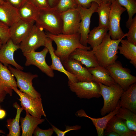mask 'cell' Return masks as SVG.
<instances>
[{"instance_id":"obj_1","label":"cell","mask_w":136,"mask_h":136,"mask_svg":"<svg viewBox=\"0 0 136 136\" xmlns=\"http://www.w3.org/2000/svg\"><path fill=\"white\" fill-rule=\"evenodd\" d=\"M46 33L48 37L56 44L57 49L55 50L54 53L61 62L69 58L71 54L76 49H91L90 47L85 46L81 43L80 36L79 32L70 35L61 33L56 35L47 32Z\"/></svg>"},{"instance_id":"obj_2","label":"cell","mask_w":136,"mask_h":136,"mask_svg":"<svg viewBox=\"0 0 136 136\" xmlns=\"http://www.w3.org/2000/svg\"><path fill=\"white\" fill-rule=\"evenodd\" d=\"M122 39L112 40L107 33L101 43L92 49L99 65L106 67L116 60L118 57V47Z\"/></svg>"},{"instance_id":"obj_3","label":"cell","mask_w":136,"mask_h":136,"mask_svg":"<svg viewBox=\"0 0 136 136\" xmlns=\"http://www.w3.org/2000/svg\"><path fill=\"white\" fill-rule=\"evenodd\" d=\"M35 21L37 26L47 32L56 35L62 33V21L61 13L55 7H50L40 10Z\"/></svg>"},{"instance_id":"obj_4","label":"cell","mask_w":136,"mask_h":136,"mask_svg":"<svg viewBox=\"0 0 136 136\" xmlns=\"http://www.w3.org/2000/svg\"><path fill=\"white\" fill-rule=\"evenodd\" d=\"M98 83L100 85V94L104 100L103 106L100 110V114L103 116L116 108L124 90L116 83L107 86Z\"/></svg>"},{"instance_id":"obj_5","label":"cell","mask_w":136,"mask_h":136,"mask_svg":"<svg viewBox=\"0 0 136 136\" xmlns=\"http://www.w3.org/2000/svg\"><path fill=\"white\" fill-rule=\"evenodd\" d=\"M8 68L16 78L17 87L20 91L33 98L41 97L40 94L32 86V81L38 77L37 75L23 72L19 69L13 67L10 65L8 66Z\"/></svg>"},{"instance_id":"obj_6","label":"cell","mask_w":136,"mask_h":136,"mask_svg":"<svg viewBox=\"0 0 136 136\" xmlns=\"http://www.w3.org/2000/svg\"><path fill=\"white\" fill-rule=\"evenodd\" d=\"M126 10L115 0H113L111 5L108 26V33L111 38L116 40L123 39L126 36L121 28L120 22L121 14Z\"/></svg>"},{"instance_id":"obj_7","label":"cell","mask_w":136,"mask_h":136,"mask_svg":"<svg viewBox=\"0 0 136 136\" xmlns=\"http://www.w3.org/2000/svg\"><path fill=\"white\" fill-rule=\"evenodd\" d=\"M48 37L44 30L34 24L25 39L19 45L23 53L35 51L45 46Z\"/></svg>"},{"instance_id":"obj_8","label":"cell","mask_w":136,"mask_h":136,"mask_svg":"<svg viewBox=\"0 0 136 136\" xmlns=\"http://www.w3.org/2000/svg\"><path fill=\"white\" fill-rule=\"evenodd\" d=\"M68 83L70 90L81 99H89L101 96L100 85L95 82H73L68 80Z\"/></svg>"},{"instance_id":"obj_9","label":"cell","mask_w":136,"mask_h":136,"mask_svg":"<svg viewBox=\"0 0 136 136\" xmlns=\"http://www.w3.org/2000/svg\"><path fill=\"white\" fill-rule=\"evenodd\" d=\"M106 68L116 83L119 85L124 91L136 82V77L131 75L129 70L123 67L118 61L116 60Z\"/></svg>"},{"instance_id":"obj_10","label":"cell","mask_w":136,"mask_h":136,"mask_svg":"<svg viewBox=\"0 0 136 136\" xmlns=\"http://www.w3.org/2000/svg\"><path fill=\"white\" fill-rule=\"evenodd\" d=\"M12 88L19 96L21 108L26 112L39 118L42 116L46 117L41 97L33 98L19 90L17 87H12Z\"/></svg>"},{"instance_id":"obj_11","label":"cell","mask_w":136,"mask_h":136,"mask_svg":"<svg viewBox=\"0 0 136 136\" xmlns=\"http://www.w3.org/2000/svg\"><path fill=\"white\" fill-rule=\"evenodd\" d=\"M48 52V49L45 47L40 52L33 51L23 53L26 59L25 65L26 66L31 65H35L48 76L53 77L54 76L53 71L47 64L46 61V58Z\"/></svg>"},{"instance_id":"obj_12","label":"cell","mask_w":136,"mask_h":136,"mask_svg":"<svg viewBox=\"0 0 136 136\" xmlns=\"http://www.w3.org/2000/svg\"><path fill=\"white\" fill-rule=\"evenodd\" d=\"M99 5L96 3L93 2L89 8H83L78 6L77 9L80 13L81 21L78 32L80 36L81 43L85 46H87V37L90 31L91 19L93 14L96 12Z\"/></svg>"},{"instance_id":"obj_13","label":"cell","mask_w":136,"mask_h":136,"mask_svg":"<svg viewBox=\"0 0 136 136\" xmlns=\"http://www.w3.org/2000/svg\"><path fill=\"white\" fill-rule=\"evenodd\" d=\"M77 8L61 13L62 21V33L70 35L78 32L81 17Z\"/></svg>"},{"instance_id":"obj_14","label":"cell","mask_w":136,"mask_h":136,"mask_svg":"<svg viewBox=\"0 0 136 136\" xmlns=\"http://www.w3.org/2000/svg\"><path fill=\"white\" fill-rule=\"evenodd\" d=\"M65 69L73 75L78 82L93 81L92 75L79 61L69 58L62 62Z\"/></svg>"},{"instance_id":"obj_15","label":"cell","mask_w":136,"mask_h":136,"mask_svg":"<svg viewBox=\"0 0 136 136\" xmlns=\"http://www.w3.org/2000/svg\"><path fill=\"white\" fill-rule=\"evenodd\" d=\"M35 23V21L20 19L9 27L10 38L13 43L19 45L28 35Z\"/></svg>"},{"instance_id":"obj_16","label":"cell","mask_w":136,"mask_h":136,"mask_svg":"<svg viewBox=\"0 0 136 136\" xmlns=\"http://www.w3.org/2000/svg\"><path fill=\"white\" fill-rule=\"evenodd\" d=\"M19 49V45L15 44L10 39L2 45L0 49V62L7 67L11 65L15 68L23 70L24 67L17 63L14 58V53Z\"/></svg>"},{"instance_id":"obj_17","label":"cell","mask_w":136,"mask_h":136,"mask_svg":"<svg viewBox=\"0 0 136 136\" xmlns=\"http://www.w3.org/2000/svg\"><path fill=\"white\" fill-rule=\"evenodd\" d=\"M120 107L119 103L117 107L114 111L103 117L99 118H92L86 114L85 111L82 109L77 111L76 113V115L77 117H85L90 119L96 128L97 135L103 136L108 122L113 116L117 113Z\"/></svg>"},{"instance_id":"obj_18","label":"cell","mask_w":136,"mask_h":136,"mask_svg":"<svg viewBox=\"0 0 136 136\" xmlns=\"http://www.w3.org/2000/svg\"><path fill=\"white\" fill-rule=\"evenodd\" d=\"M69 58L78 61L87 68L99 65L94 52L92 50L76 49L71 54Z\"/></svg>"},{"instance_id":"obj_19","label":"cell","mask_w":136,"mask_h":136,"mask_svg":"<svg viewBox=\"0 0 136 136\" xmlns=\"http://www.w3.org/2000/svg\"><path fill=\"white\" fill-rule=\"evenodd\" d=\"M53 41L48 37L45 42V47L48 49L52 60L51 64L49 65L53 70H56L62 73L67 77L69 80L73 82H78L75 77L67 72L64 68L60 58L54 53V49L52 45Z\"/></svg>"},{"instance_id":"obj_20","label":"cell","mask_w":136,"mask_h":136,"mask_svg":"<svg viewBox=\"0 0 136 136\" xmlns=\"http://www.w3.org/2000/svg\"><path fill=\"white\" fill-rule=\"evenodd\" d=\"M104 131L114 132L119 136H136V131L129 129L124 121L115 115L109 120Z\"/></svg>"},{"instance_id":"obj_21","label":"cell","mask_w":136,"mask_h":136,"mask_svg":"<svg viewBox=\"0 0 136 136\" xmlns=\"http://www.w3.org/2000/svg\"><path fill=\"white\" fill-rule=\"evenodd\" d=\"M20 20L17 9L7 2H3L0 4L1 21L9 27Z\"/></svg>"},{"instance_id":"obj_22","label":"cell","mask_w":136,"mask_h":136,"mask_svg":"<svg viewBox=\"0 0 136 136\" xmlns=\"http://www.w3.org/2000/svg\"><path fill=\"white\" fill-rule=\"evenodd\" d=\"M119 106L120 107L128 109L136 114V83L124 91L120 99Z\"/></svg>"},{"instance_id":"obj_23","label":"cell","mask_w":136,"mask_h":136,"mask_svg":"<svg viewBox=\"0 0 136 136\" xmlns=\"http://www.w3.org/2000/svg\"><path fill=\"white\" fill-rule=\"evenodd\" d=\"M0 85L11 96L13 90L12 87H17L14 76L7 66L0 62Z\"/></svg>"},{"instance_id":"obj_24","label":"cell","mask_w":136,"mask_h":136,"mask_svg":"<svg viewBox=\"0 0 136 136\" xmlns=\"http://www.w3.org/2000/svg\"><path fill=\"white\" fill-rule=\"evenodd\" d=\"M26 112L25 117L20 119L21 136H32L36 127L44 122L45 119L30 115L28 112Z\"/></svg>"},{"instance_id":"obj_25","label":"cell","mask_w":136,"mask_h":136,"mask_svg":"<svg viewBox=\"0 0 136 136\" xmlns=\"http://www.w3.org/2000/svg\"><path fill=\"white\" fill-rule=\"evenodd\" d=\"M87 69L92 75L93 81L107 86L116 83L106 67L98 65Z\"/></svg>"},{"instance_id":"obj_26","label":"cell","mask_w":136,"mask_h":136,"mask_svg":"<svg viewBox=\"0 0 136 136\" xmlns=\"http://www.w3.org/2000/svg\"><path fill=\"white\" fill-rule=\"evenodd\" d=\"M17 9L20 19L26 21H35L40 10L28 0H26Z\"/></svg>"},{"instance_id":"obj_27","label":"cell","mask_w":136,"mask_h":136,"mask_svg":"<svg viewBox=\"0 0 136 136\" xmlns=\"http://www.w3.org/2000/svg\"><path fill=\"white\" fill-rule=\"evenodd\" d=\"M121 46H118L120 53L127 59L134 67H136V45L129 42L127 39H122Z\"/></svg>"},{"instance_id":"obj_28","label":"cell","mask_w":136,"mask_h":136,"mask_svg":"<svg viewBox=\"0 0 136 136\" xmlns=\"http://www.w3.org/2000/svg\"><path fill=\"white\" fill-rule=\"evenodd\" d=\"M108 31L107 28L95 27L88 33L87 39V43L94 49L102 42L105 36Z\"/></svg>"},{"instance_id":"obj_29","label":"cell","mask_w":136,"mask_h":136,"mask_svg":"<svg viewBox=\"0 0 136 136\" xmlns=\"http://www.w3.org/2000/svg\"><path fill=\"white\" fill-rule=\"evenodd\" d=\"M13 106L17 110L15 118L9 119L7 120L6 126L9 132L7 136H19L20 135L19 120L21 113L23 109L17 102L15 103Z\"/></svg>"},{"instance_id":"obj_30","label":"cell","mask_w":136,"mask_h":136,"mask_svg":"<svg viewBox=\"0 0 136 136\" xmlns=\"http://www.w3.org/2000/svg\"><path fill=\"white\" fill-rule=\"evenodd\" d=\"M115 115L124 121L129 129L136 131V114L128 109L120 107Z\"/></svg>"},{"instance_id":"obj_31","label":"cell","mask_w":136,"mask_h":136,"mask_svg":"<svg viewBox=\"0 0 136 136\" xmlns=\"http://www.w3.org/2000/svg\"><path fill=\"white\" fill-rule=\"evenodd\" d=\"M111 3L110 2H103L99 5L96 11L99 16L98 27L108 29Z\"/></svg>"},{"instance_id":"obj_32","label":"cell","mask_w":136,"mask_h":136,"mask_svg":"<svg viewBox=\"0 0 136 136\" xmlns=\"http://www.w3.org/2000/svg\"><path fill=\"white\" fill-rule=\"evenodd\" d=\"M122 7H124L128 14V19L126 23V26L129 28L131 22L133 17L136 13V0H115Z\"/></svg>"},{"instance_id":"obj_33","label":"cell","mask_w":136,"mask_h":136,"mask_svg":"<svg viewBox=\"0 0 136 136\" xmlns=\"http://www.w3.org/2000/svg\"><path fill=\"white\" fill-rule=\"evenodd\" d=\"M78 6L75 0H59L55 8L61 13L70 9L77 8Z\"/></svg>"},{"instance_id":"obj_34","label":"cell","mask_w":136,"mask_h":136,"mask_svg":"<svg viewBox=\"0 0 136 136\" xmlns=\"http://www.w3.org/2000/svg\"><path fill=\"white\" fill-rule=\"evenodd\" d=\"M128 31L126 33L127 40L136 45V16L133 18Z\"/></svg>"},{"instance_id":"obj_35","label":"cell","mask_w":136,"mask_h":136,"mask_svg":"<svg viewBox=\"0 0 136 136\" xmlns=\"http://www.w3.org/2000/svg\"><path fill=\"white\" fill-rule=\"evenodd\" d=\"M0 38L3 44H5L10 39L9 27L0 20Z\"/></svg>"},{"instance_id":"obj_36","label":"cell","mask_w":136,"mask_h":136,"mask_svg":"<svg viewBox=\"0 0 136 136\" xmlns=\"http://www.w3.org/2000/svg\"><path fill=\"white\" fill-rule=\"evenodd\" d=\"M51 125L53 129L54 132L57 136H64L67 132L70 131L79 130L81 128V126L79 125H77L71 126L67 125L65 126V130L62 131L52 124H51Z\"/></svg>"},{"instance_id":"obj_37","label":"cell","mask_w":136,"mask_h":136,"mask_svg":"<svg viewBox=\"0 0 136 136\" xmlns=\"http://www.w3.org/2000/svg\"><path fill=\"white\" fill-rule=\"evenodd\" d=\"M54 132L52 127L48 129L43 130L37 126L33 134L35 136H51L53 133Z\"/></svg>"},{"instance_id":"obj_38","label":"cell","mask_w":136,"mask_h":136,"mask_svg":"<svg viewBox=\"0 0 136 136\" xmlns=\"http://www.w3.org/2000/svg\"><path fill=\"white\" fill-rule=\"evenodd\" d=\"M78 6L84 8H89L91 6L92 3L95 2L99 5L103 2L101 0H75Z\"/></svg>"},{"instance_id":"obj_39","label":"cell","mask_w":136,"mask_h":136,"mask_svg":"<svg viewBox=\"0 0 136 136\" xmlns=\"http://www.w3.org/2000/svg\"><path fill=\"white\" fill-rule=\"evenodd\" d=\"M40 10L45 9L50 6L48 0H28Z\"/></svg>"},{"instance_id":"obj_40","label":"cell","mask_w":136,"mask_h":136,"mask_svg":"<svg viewBox=\"0 0 136 136\" xmlns=\"http://www.w3.org/2000/svg\"><path fill=\"white\" fill-rule=\"evenodd\" d=\"M26 0H4V1L10 4L15 8L18 9Z\"/></svg>"},{"instance_id":"obj_41","label":"cell","mask_w":136,"mask_h":136,"mask_svg":"<svg viewBox=\"0 0 136 136\" xmlns=\"http://www.w3.org/2000/svg\"><path fill=\"white\" fill-rule=\"evenodd\" d=\"M7 94V92L0 85V103L3 102Z\"/></svg>"},{"instance_id":"obj_42","label":"cell","mask_w":136,"mask_h":136,"mask_svg":"<svg viewBox=\"0 0 136 136\" xmlns=\"http://www.w3.org/2000/svg\"><path fill=\"white\" fill-rule=\"evenodd\" d=\"M59 0H48L50 6L54 8L57 5Z\"/></svg>"},{"instance_id":"obj_43","label":"cell","mask_w":136,"mask_h":136,"mask_svg":"<svg viewBox=\"0 0 136 136\" xmlns=\"http://www.w3.org/2000/svg\"><path fill=\"white\" fill-rule=\"evenodd\" d=\"M107 136H119L116 133L113 131H104V134Z\"/></svg>"},{"instance_id":"obj_44","label":"cell","mask_w":136,"mask_h":136,"mask_svg":"<svg viewBox=\"0 0 136 136\" xmlns=\"http://www.w3.org/2000/svg\"><path fill=\"white\" fill-rule=\"evenodd\" d=\"M6 115V111L3 109H0V119L4 118Z\"/></svg>"},{"instance_id":"obj_45","label":"cell","mask_w":136,"mask_h":136,"mask_svg":"<svg viewBox=\"0 0 136 136\" xmlns=\"http://www.w3.org/2000/svg\"><path fill=\"white\" fill-rule=\"evenodd\" d=\"M101 0L104 3H108V2L110 3V0Z\"/></svg>"},{"instance_id":"obj_46","label":"cell","mask_w":136,"mask_h":136,"mask_svg":"<svg viewBox=\"0 0 136 136\" xmlns=\"http://www.w3.org/2000/svg\"><path fill=\"white\" fill-rule=\"evenodd\" d=\"M3 44L2 41L1 39L0 38V49L2 47V46Z\"/></svg>"},{"instance_id":"obj_47","label":"cell","mask_w":136,"mask_h":136,"mask_svg":"<svg viewBox=\"0 0 136 136\" xmlns=\"http://www.w3.org/2000/svg\"><path fill=\"white\" fill-rule=\"evenodd\" d=\"M3 133V134H5V132H4L3 130L0 129V135H1V133Z\"/></svg>"},{"instance_id":"obj_48","label":"cell","mask_w":136,"mask_h":136,"mask_svg":"<svg viewBox=\"0 0 136 136\" xmlns=\"http://www.w3.org/2000/svg\"><path fill=\"white\" fill-rule=\"evenodd\" d=\"M4 1V0H0V4L2 3Z\"/></svg>"},{"instance_id":"obj_49","label":"cell","mask_w":136,"mask_h":136,"mask_svg":"<svg viewBox=\"0 0 136 136\" xmlns=\"http://www.w3.org/2000/svg\"><path fill=\"white\" fill-rule=\"evenodd\" d=\"M113 0H110V3H111L112 2Z\"/></svg>"}]
</instances>
